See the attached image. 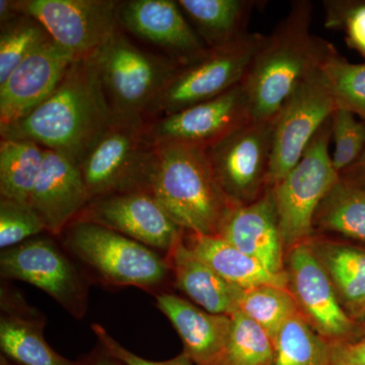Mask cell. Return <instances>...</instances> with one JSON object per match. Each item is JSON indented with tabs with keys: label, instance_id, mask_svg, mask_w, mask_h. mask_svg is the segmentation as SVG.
<instances>
[{
	"label": "cell",
	"instance_id": "cell-15",
	"mask_svg": "<svg viewBox=\"0 0 365 365\" xmlns=\"http://www.w3.org/2000/svg\"><path fill=\"white\" fill-rule=\"evenodd\" d=\"M251 118L248 98L241 85L206 101L146 124L153 145L188 144L208 148Z\"/></svg>",
	"mask_w": 365,
	"mask_h": 365
},
{
	"label": "cell",
	"instance_id": "cell-10",
	"mask_svg": "<svg viewBox=\"0 0 365 365\" xmlns=\"http://www.w3.org/2000/svg\"><path fill=\"white\" fill-rule=\"evenodd\" d=\"M66 252L51 237L36 235L2 250L0 274L4 279L39 288L74 318L83 319L88 312V281Z\"/></svg>",
	"mask_w": 365,
	"mask_h": 365
},
{
	"label": "cell",
	"instance_id": "cell-21",
	"mask_svg": "<svg viewBox=\"0 0 365 365\" xmlns=\"http://www.w3.org/2000/svg\"><path fill=\"white\" fill-rule=\"evenodd\" d=\"M155 306L179 334L194 365H222L232 319L215 314L169 292L155 294Z\"/></svg>",
	"mask_w": 365,
	"mask_h": 365
},
{
	"label": "cell",
	"instance_id": "cell-16",
	"mask_svg": "<svg viewBox=\"0 0 365 365\" xmlns=\"http://www.w3.org/2000/svg\"><path fill=\"white\" fill-rule=\"evenodd\" d=\"M117 11L122 31L158 48L163 56L180 66H188L208 52L178 1H119Z\"/></svg>",
	"mask_w": 365,
	"mask_h": 365
},
{
	"label": "cell",
	"instance_id": "cell-17",
	"mask_svg": "<svg viewBox=\"0 0 365 365\" xmlns=\"http://www.w3.org/2000/svg\"><path fill=\"white\" fill-rule=\"evenodd\" d=\"M78 58L52 38L31 53L0 85V126L18 121L47 100Z\"/></svg>",
	"mask_w": 365,
	"mask_h": 365
},
{
	"label": "cell",
	"instance_id": "cell-2",
	"mask_svg": "<svg viewBox=\"0 0 365 365\" xmlns=\"http://www.w3.org/2000/svg\"><path fill=\"white\" fill-rule=\"evenodd\" d=\"M109 122L91 83L86 57H79L47 100L18 121L0 126V135L32 141L78 165Z\"/></svg>",
	"mask_w": 365,
	"mask_h": 365
},
{
	"label": "cell",
	"instance_id": "cell-25",
	"mask_svg": "<svg viewBox=\"0 0 365 365\" xmlns=\"http://www.w3.org/2000/svg\"><path fill=\"white\" fill-rule=\"evenodd\" d=\"M309 242L341 306L350 318L359 321L365 311V249L314 237Z\"/></svg>",
	"mask_w": 365,
	"mask_h": 365
},
{
	"label": "cell",
	"instance_id": "cell-6",
	"mask_svg": "<svg viewBox=\"0 0 365 365\" xmlns=\"http://www.w3.org/2000/svg\"><path fill=\"white\" fill-rule=\"evenodd\" d=\"M146 124L110 121L86 150L78 168L91 200L148 192L157 146L146 135Z\"/></svg>",
	"mask_w": 365,
	"mask_h": 365
},
{
	"label": "cell",
	"instance_id": "cell-11",
	"mask_svg": "<svg viewBox=\"0 0 365 365\" xmlns=\"http://www.w3.org/2000/svg\"><path fill=\"white\" fill-rule=\"evenodd\" d=\"M206 153L230 203L248 205L268 190L272 120L250 119L206 148Z\"/></svg>",
	"mask_w": 365,
	"mask_h": 365
},
{
	"label": "cell",
	"instance_id": "cell-7",
	"mask_svg": "<svg viewBox=\"0 0 365 365\" xmlns=\"http://www.w3.org/2000/svg\"><path fill=\"white\" fill-rule=\"evenodd\" d=\"M331 118L309 144L299 163L270 189L284 250L313 237L314 216L339 182L330 155Z\"/></svg>",
	"mask_w": 365,
	"mask_h": 365
},
{
	"label": "cell",
	"instance_id": "cell-22",
	"mask_svg": "<svg viewBox=\"0 0 365 365\" xmlns=\"http://www.w3.org/2000/svg\"><path fill=\"white\" fill-rule=\"evenodd\" d=\"M168 259L175 285L197 306L208 313L230 317L239 311L245 289L218 275L187 247L182 237Z\"/></svg>",
	"mask_w": 365,
	"mask_h": 365
},
{
	"label": "cell",
	"instance_id": "cell-29",
	"mask_svg": "<svg viewBox=\"0 0 365 365\" xmlns=\"http://www.w3.org/2000/svg\"><path fill=\"white\" fill-rule=\"evenodd\" d=\"M239 311L260 325L273 343L281 328L299 313L290 290L274 285H261L245 290Z\"/></svg>",
	"mask_w": 365,
	"mask_h": 365
},
{
	"label": "cell",
	"instance_id": "cell-27",
	"mask_svg": "<svg viewBox=\"0 0 365 365\" xmlns=\"http://www.w3.org/2000/svg\"><path fill=\"white\" fill-rule=\"evenodd\" d=\"M314 225L365 244V189L340 178L319 205Z\"/></svg>",
	"mask_w": 365,
	"mask_h": 365
},
{
	"label": "cell",
	"instance_id": "cell-31",
	"mask_svg": "<svg viewBox=\"0 0 365 365\" xmlns=\"http://www.w3.org/2000/svg\"><path fill=\"white\" fill-rule=\"evenodd\" d=\"M51 39L42 24L21 14L2 24L0 30V85L13 73L24 59Z\"/></svg>",
	"mask_w": 365,
	"mask_h": 365
},
{
	"label": "cell",
	"instance_id": "cell-9",
	"mask_svg": "<svg viewBox=\"0 0 365 365\" xmlns=\"http://www.w3.org/2000/svg\"><path fill=\"white\" fill-rule=\"evenodd\" d=\"M336 108L332 91L321 67L300 81L272 119L268 189L275 186L299 162Z\"/></svg>",
	"mask_w": 365,
	"mask_h": 365
},
{
	"label": "cell",
	"instance_id": "cell-34",
	"mask_svg": "<svg viewBox=\"0 0 365 365\" xmlns=\"http://www.w3.org/2000/svg\"><path fill=\"white\" fill-rule=\"evenodd\" d=\"M325 26L344 34L348 47L365 59V0H325Z\"/></svg>",
	"mask_w": 365,
	"mask_h": 365
},
{
	"label": "cell",
	"instance_id": "cell-12",
	"mask_svg": "<svg viewBox=\"0 0 365 365\" xmlns=\"http://www.w3.org/2000/svg\"><path fill=\"white\" fill-rule=\"evenodd\" d=\"M288 289L294 295L299 314L329 343L354 339L365 328L350 318L341 306L330 278L309 241L289 250Z\"/></svg>",
	"mask_w": 365,
	"mask_h": 365
},
{
	"label": "cell",
	"instance_id": "cell-13",
	"mask_svg": "<svg viewBox=\"0 0 365 365\" xmlns=\"http://www.w3.org/2000/svg\"><path fill=\"white\" fill-rule=\"evenodd\" d=\"M113 0H20L21 11L39 21L50 37L76 57H86L116 32Z\"/></svg>",
	"mask_w": 365,
	"mask_h": 365
},
{
	"label": "cell",
	"instance_id": "cell-18",
	"mask_svg": "<svg viewBox=\"0 0 365 365\" xmlns=\"http://www.w3.org/2000/svg\"><path fill=\"white\" fill-rule=\"evenodd\" d=\"M91 200L78 165L58 153L46 150L42 170L29 200L46 232L60 237Z\"/></svg>",
	"mask_w": 365,
	"mask_h": 365
},
{
	"label": "cell",
	"instance_id": "cell-1",
	"mask_svg": "<svg viewBox=\"0 0 365 365\" xmlns=\"http://www.w3.org/2000/svg\"><path fill=\"white\" fill-rule=\"evenodd\" d=\"M314 6L295 0L272 32L264 36L242 86L253 120L270 121L300 81L334 51L331 43L311 32Z\"/></svg>",
	"mask_w": 365,
	"mask_h": 365
},
{
	"label": "cell",
	"instance_id": "cell-32",
	"mask_svg": "<svg viewBox=\"0 0 365 365\" xmlns=\"http://www.w3.org/2000/svg\"><path fill=\"white\" fill-rule=\"evenodd\" d=\"M336 107L353 113L365 123V62L351 63L335 50L321 66Z\"/></svg>",
	"mask_w": 365,
	"mask_h": 365
},
{
	"label": "cell",
	"instance_id": "cell-41",
	"mask_svg": "<svg viewBox=\"0 0 365 365\" xmlns=\"http://www.w3.org/2000/svg\"><path fill=\"white\" fill-rule=\"evenodd\" d=\"M357 323L360 324V325L365 327V311L364 313L361 314V317L359 319V321H357Z\"/></svg>",
	"mask_w": 365,
	"mask_h": 365
},
{
	"label": "cell",
	"instance_id": "cell-4",
	"mask_svg": "<svg viewBox=\"0 0 365 365\" xmlns=\"http://www.w3.org/2000/svg\"><path fill=\"white\" fill-rule=\"evenodd\" d=\"M91 83L110 121H144L180 66L134 44L121 28L86 57Z\"/></svg>",
	"mask_w": 365,
	"mask_h": 365
},
{
	"label": "cell",
	"instance_id": "cell-8",
	"mask_svg": "<svg viewBox=\"0 0 365 365\" xmlns=\"http://www.w3.org/2000/svg\"><path fill=\"white\" fill-rule=\"evenodd\" d=\"M264 35L250 33L232 44L209 49L202 58L180 66L151 104L146 123L212 100L241 85Z\"/></svg>",
	"mask_w": 365,
	"mask_h": 365
},
{
	"label": "cell",
	"instance_id": "cell-30",
	"mask_svg": "<svg viewBox=\"0 0 365 365\" xmlns=\"http://www.w3.org/2000/svg\"><path fill=\"white\" fill-rule=\"evenodd\" d=\"M230 319L222 365L272 364L274 343L268 333L242 312H235Z\"/></svg>",
	"mask_w": 365,
	"mask_h": 365
},
{
	"label": "cell",
	"instance_id": "cell-19",
	"mask_svg": "<svg viewBox=\"0 0 365 365\" xmlns=\"http://www.w3.org/2000/svg\"><path fill=\"white\" fill-rule=\"evenodd\" d=\"M217 235L271 273H285L284 247L270 189L248 205L232 206Z\"/></svg>",
	"mask_w": 365,
	"mask_h": 365
},
{
	"label": "cell",
	"instance_id": "cell-23",
	"mask_svg": "<svg viewBox=\"0 0 365 365\" xmlns=\"http://www.w3.org/2000/svg\"><path fill=\"white\" fill-rule=\"evenodd\" d=\"M185 244L228 282L247 290L261 285L288 288L287 271L274 274L218 235L189 234Z\"/></svg>",
	"mask_w": 365,
	"mask_h": 365
},
{
	"label": "cell",
	"instance_id": "cell-26",
	"mask_svg": "<svg viewBox=\"0 0 365 365\" xmlns=\"http://www.w3.org/2000/svg\"><path fill=\"white\" fill-rule=\"evenodd\" d=\"M46 148L28 140L0 141V195L28 203L44 163Z\"/></svg>",
	"mask_w": 365,
	"mask_h": 365
},
{
	"label": "cell",
	"instance_id": "cell-40",
	"mask_svg": "<svg viewBox=\"0 0 365 365\" xmlns=\"http://www.w3.org/2000/svg\"><path fill=\"white\" fill-rule=\"evenodd\" d=\"M24 14L21 11L20 0H1L0 1V24H6Z\"/></svg>",
	"mask_w": 365,
	"mask_h": 365
},
{
	"label": "cell",
	"instance_id": "cell-42",
	"mask_svg": "<svg viewBox=\"0 0 365 365\" xmlns=\"http://www.w3.org/2000/svg\"><path fill=\"white\" fill-rule=\"evenodd\" d=\"M0 365H9V362H7L6 357H4V355H1V364Z\"/></svg>",
	"mask_w": 365,
	"mask_h": 365
},
{
	"label": "cell",
	"instance_id": "cell-33",
	"mask_svg": "<svg viewBox=\"0 0 365 365\" xmlns=\"http://www.w3.org/2000/svg\"><path fill=\"white\" fill-rule=\"evenodd\" d=\"M332 162L339 174L349 169L365 150V123L347 110L336 108L331 116Z\"/></svg>",
	"mask_w": 365,
	"mask_h": 365
},
{
	"label": "cell",
	"instance_id": "cell-3",
	"mask_svg": "<svg viewBox=\"0 0 365 365\" xmlns=\"http://www.w3.org/2000/svg\"><path fill=\"white\" fill-rule=\"evenodd\" d=\"M148 192L189 234L217 235L232 207L218 182L206 148L157 145Z\"/></svg>",
	"mask_w": 365,
	"mask_h": 365
},
{
	"label": "cell",
	"instance_id": "cell-39",
	"mask_svg": "<svg viewBox=\"0 0 365 365\" xmlns=\"http://www.w3.org/2000/svg\"><path fill=\"white\" fill-rule=\"evenodd\" d=\"M79 362L81 365H125L120 360L106 352L101 346Z\"/></svg>",
	"mask_w": 365,
	"mask_h": 365
},
{
	"label": "cell",
	"instance_id": "cell-20",
	"mask_svg": "<svg viewBox=\"0 0 365 365\" xmlns=\"http://www.w3.org/2000/svg\"><path fill=\"white\" fill-rule=\"evenodd\" d=\"M0 306V348L6 359L20 365H81L48 344L44 314L29 306L14 288L1 287Z\"/></svg>",
	"mask_w": 365,
	"mask_h": 365
},
{
	"label": "cell",
	"instance_id": "cell-28",
	"mask_svg": "<svg viewBox=\"0 0 365 365\" xmlns=\"http://www.w3.org/2000/svg\"><path fill=\"white\" fill-rule=\"evenodd\" d=\"M271 365H331L329 342L297 314L276 336Z\"/></svg>",
	"mask_w": 365,
	"mask_h": 365
},
{
	"label": "cell",
	"instance_id": "cell-14",
	"mask_svg": "<svg viewBox=\"0 0 365 365\" xmlns=\"http://www.w3.org/2000/svg\"><path fill=\"white\" fill-rule=\"evenodd\" d=\"M76 220L97 223L168 255L185 232L146 191L93 199Z\"/></svg>",
	"mask_w": 365,
	"mask_h": 365
},
{
	"label": "cell",
	"instance_id": "cell-37",
	"mask_svg": "<svg viewBox=\"0 0 365 365\" xmlns=\"http://www.w3.org/2000/svg\"><path fill=\"white\" fill-rule=\"evenodd\" d=\"M331 365H365V333L354 339L329 343Z\"/></svg>",
	"mask_w": 365,
	"mask_h": 365
},
{
	"label": "cell",
	"instance_id": "cell-36",
	"mask_svg": "<svg viewBox=\"0 0 365 365\" xmlns=\"http://www.w3.org/2000/svg\"><path fill=\"white\" fill-rule=\"evenodd\" d=\"M91 330L97 336L101 347L125 365H194L193 361L185 352H182L174 359L165 360V361L144 359L120 344L107 332L104 327L98 325V324H93Z\"/></svg>",
	"mask_w": 365,
	"mask_h": 365
},
{
	"label": "cell",
	"instance_id": "cell-5",
	"mask_svg": "<svg viewBox=\"0 0 365 365\" xmlns=\"http://www.w3.org/2000/svg\"><path fill=\"white\" fill-rule=\"evenodd\" d=\"M61 235L67 253L108 287H135L160 294L172 273L169 259L155 250L97 223L73 220Z\"/></svg>",
	"mask_w": 365,
	"mask_h": 365
},
{
	"label": "cell",
	"instance_id": "cell-35",
	"mask_svg": "<svg viewBox=\"0 0 365 365\" xmlns=\"http://www.w3.org/2000/svg\"><path fill=\"white\" fill-rule=\"evenodd\" d=\"M46 232L39 216L28 203L0 199V248L6 250Z\"/></svg>",
	"mask_w": 365,
	"mask_h": 365
},
{
	"label": "cell",
	"instance_id": "cell-24",
	"mask_svg": "<svg viewBox=\"0 0 365 365\" xmlns=\"http://www.w3.org/2000/svg\"><path fill=\"white\" fill-rule=\"evenodd\" d=\"M187 20L207 49L232 44L249 35L256 0H179Z\"/></svg>",
	"mask_w": 365,
	"mask_h": 365
},
{
	"label": "cell",
	"instance_id": "cell-38",
	"mask_svg": "<svg viewBox=\"0 0 365 365\" xmlns=\"http://www.w3.org/2000/svg\"><path fill=\"white\" fill-rule=\"evenodd\" d=\"M340 178L343 181L365 189V150L354 165L340 174Z\"/></svg>",
	"mask_w": 365,
	"mask_h": 365
}]
</instances>
